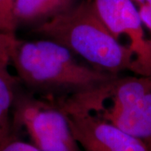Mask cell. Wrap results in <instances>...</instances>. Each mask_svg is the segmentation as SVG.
<instances>
[{"instance_id": "obj_2", "label": "cell", "mask_w": 151, "mask_h": 151, "mask_svg": "<svg viewBox=\"0 0 151 151\" xmlns=\"http://www.w3.org/2000/svg\"><path fill=\"white\" fill-rule=\"evenodd\" d=\"M34 33L61 45L97 70L115 76L125 70L135 73L134 53L108 30L92 0H81L69 10L38 24Z\"/></svg>"}, {"instance_id": "obj_6", "label": "cell", "mask_w": 151, "mask_h": 151, "mask_svg": "<svg viewBox=\"0 0 151 151\" xmlns=\"http://www.w3.org/2000/svg\"><path fill=\"white\" fill-rule=\"evenodd\" d=\"M64 112L81 151H150L145 143L104 119L89 113Z\"/></svg>"}, {"instance_id": "obj_12", "label": "cell", "mask_w": 151, "mask_h": 151, "mask_svg": "<svg viewBox=\"0 0 151 151\" xmlns=\"http://www.w3.org/2000/svg\"><path fill=\"white\" fill-rule=\"evenodd\" d=\"M0 58L8 60L9 61V56H8V53H7V50H6L5 36L4 35H3L2 41L0 42Z\"/></svg>"}, {"instance_id": "obj_3", "label": "cell", "mask_w": 151, "mask_h": 151, "mask_svg": "<svg viewBox=\"0 0 151 151\" xmlns=\"http://www.w3.org/2000/svg\"><path fill=\"white\" fill-rule=\"evenodd\" d=\"M63 104L70 112L89 113L145 143L151 151V69L133 76H115Z\"/></svg>"}, {"instance_id": "obj_7", "label": "cell", "mask_w": 151, "mask_h": 151, "mask_svg": "<svg viewBox=\"0 0 151 151\" xmlns=\"http://www.w3.org/2000/svg\"><path fill=\"white\" fill-rule=\"evenodd\" d=\"M81 0H15L17 24H38L70 9Z\"/></svg>"}, {"instance_id": "obj_13", "label": "cell", "mask_w": 151, "mask_h": 151, "mask_svg": "<svg viewBox=\"0 0 151 151\" xmlns=\"http://www.w3.org/2000/svg\"><path fill=\"white\" fill-rule=\"evenodd\" d=\"M2 38H3V35H0V42L2 41Z\"/></svg>"}, {"instance_id": "obj_8", "label": "cell", "mask_w": 151, "mask_h": 151, "mask_svg": "<svg viewBox=\"0 0 151 151\" xmlns=\"http://www.w3.org/2000/svg\"><path fill=\"white\" fill-rule=\"evenodd\" d=\"M9 61L0 58V144L12 135V108L19 80L8 70Z\"/></svg>"}, {"instance_id": "obj_10", "label": "cell", "mask_w": 151, "mask_h": 151, "mask_svg": "<svg viewBox=\"0 0 151 151\" xmlns=\"http://www.w3.org/2000/svg\"><path fill=\"white\" fill-rule=\"evenodd\" d=\"M0 151H40L32 144L19 139L15 134L10 135L0 144Z\"/></svg>"}, {"instance_id": "obj_14", "label": "cell", "mask_w": 151, "mask_h": 151, "mask_svg": "<svg viewBox=\"0 0 151 151\" xmlns=\"http://www.w3.org/2000/svg\"><path fill=\"white\" fill-rule=\"evenodd\" d=\"M150 46H151V40H150ZM150 69H151V64H150Z\"/></svg>"}, {"instance_id": "obj_4", "label": "cell", "mask_w": 151, "mask_h": 151, "mask_svg": "<svg viewBox=\"0 0 151 151\" xmlns=\"http://www.w3.org/2000/svg\"><path fill=\"white\" fill-rule=\"evenodd\" d=\"M24 130L40 151H81L67 117L53 99L27 92L15 96L12 108V134Z\"/></svg>"}, {"instance_id": "obj_11", "label": "cell", "mask_w": 151, "mask_h": 151, "mask_svg": "<svg viewBox=\"0 0 151 151\" xmlns=\"http://www.w3.org/2000/svg\"><path fill=\"white\" fill-rule=\"evenodd\" d=\"M139 11L143 24L151 31V0H132Z\"/></svg>"}, {"instance_id": "obj_9", "label": "cell", "mask_w": 151, "mask_h": 151, "mask_svg": "<svg viewBox=\"0 0 151 151\" xmlns=\"http://www.w3.org/2000/svg\"><path fill=\"white\" fill-rule=\"evenodd\" d=\"M15 0H0V35H14L17 24L14 16Z\"/></svg>"}, {"instance_id": "obj_5", "label": "cell", "mask_w": 151, "mask_h": 151, "mask_svg": "<svg viewBox=\"0 0 151 151\" xmlns=\"http://www.w3.org/2000/svg\"><path fill=\"white\" fill-rule=\"evenodd\" d=\"M98 16L114 37L129 40L136 57L134 74H145L150 68L151 46L145 35L139 11L132 0H92ZM120 42V41H119Z\"/></svg>"}, {"instance_id": "obj_1", "label": "cell", "mask_w": 151, "mask_h": 151, "mask_svg": "<svg viewBox=\"0 0 151 151\" xmlns=\"http://www.w3.org/2000/svg\"><path fill=\"white\" fill-rule=\"evenodd\" d=\"M5 46L19 82L40 97H69L115 76L81 64L69 50L48 39L24 40L6 35Z\"/></svg>"}]
</instances>
